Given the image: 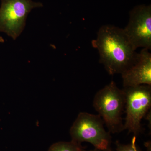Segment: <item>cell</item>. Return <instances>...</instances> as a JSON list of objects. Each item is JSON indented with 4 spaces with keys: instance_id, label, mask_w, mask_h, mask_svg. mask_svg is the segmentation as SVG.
<instances>
[{
    "instance_id": "cell-10",
    "label": "cell",
    "mask_w": 151,
    "mask_h": 151,
    "mask_svg": "<svg viewBox=\"0 0 151 151\" xmlns=\"http://www.w3.org/2000/svg\"><path fill=\"white\" fill-rule=\"evenodd\" d=\"M145 146L147 148V151H151V141H148L145 143Z\"/></svg>"
},
{
    "instance_id": "cell-4",
    "label": "cell",
    "mask_w": 151,
    "mask_h": 151,
    "mask_svg": "<svg viewBox=\"0 0 151 151\" xmlns=\"http://www.w3.org/2000/svg\"><path fill=\"white\" fill-rule=\"evenodd\" d=\"M126 116L124 130L137 137L142 132L141 122L151 106V86L141 85L124 87Z\"/></svg>"
},
{
    "instance_id": "cell-6",
    "label": "cell",
    "mask_w": 151,
    "mask_h": 151,
    "mask_svg": "<svg viewBox=\"0 0 151 151\" xmlns=\"http://www.w3.org/2000/svg\"><path fill=\"white\" fill-rule=\"evenodd\" d=\"M123 30L135 50L151 49V6L141 5L129 13V19Z\"/></svg>"
},
{
    "instance_id": "cell-11",
    "label": "cell",
    "mask_w": 151,
    "mask_h": 151,
    "mask_svg": "<svg viewBox=\"0 0 151 151\" xmlns=\"http://www.w3.org/2000/svg\"><path fill=\"white\" fill-rule=\"evenodd\" d=\"M88 151H106L105 150H98V149H94V150H91Z\"/></svg>"
},
{
    "instance_id": "cell-1",
    "label": "cell",
    "mask_w": 151,
    "mask_h": 151,
    "mask_svg": "<svg viewBox=\"0 0 151 151\" xmlns=\"http://www.w3.org/2000/svg\"><path fill=\"white\" fill-rule=\"evenodd\" d=\"M92 45L98 50L100 63L110 75L121 74L138 58L139 53L128 40L123 29L113 25L101 26Z\"/></svg>"
},
{
    "instance_id": "cell-3",
    "label": "cell",
    "mask_w": 151,
    "mask_h": 151,
    "mask_svg": "<svg viewBox=\"0 0 151 151\" xmlns=\"http://www.w3.org/2000/svg\"><path fill=\"white\" fill-rule=\"evenodd\" d=\"M104 124L100 115L81 112L70 129L72 141L81 144L87 142L95 149L112 151L111 133L106 132Z\"/></svg>"
},
{
    "instance_id": "cell-9",
    "label": "cell",
    "mask_w": 151,
    "mask_h": 151,
    "mask_svg": "<svg viewBox=\"0 0 151 151\" xmlns=\"http://www.w3.org/2000/svg\"><path fill=\"white\" fill-rule=\"evenodd\" d=\"M137 137L134 136L131 142L128 144H122L116 141V151H142L137 144Z\"/></svg>"
},
{
    "instance_id": "cell-5",
    "label": "cell",
    "mask_w": 151,
    "mask_h": 151,
    "mask_svg": "<svg viewBox=\"0 0 151 151\" xmlns=\"http://www.w3.org/2000/svg\"><path fill=\"white\" fill-rule=\"evenodd\" d=\"M0 31L16 40L24 29L28 14L43 6L32 0H1Z\"/></svg>"
},
{
    "instance_id": "cell-7",
    "label": "cell",
    "mask_w": 151,
    "mask_h": 151,
    "mask_svg": "<svg viewBox=\"0 0 151 151\" xmlns=\"http://www.w3.org/2000/svg\"><path fill=\"white\" fill-rule=\"evenodd\" d=\"M121 74L124 87L151 86V54L149 50L143 48L135 63Z\"/></svg>"
},
{
    "instance_id": "cell-8",
    "label": "cell",
    "mask_w": 151,
    "mask_h": 151,
    "mask_svg": "<svg viewBox=\"0 0 151 151\" xmlns=\"http://www.w3.org/2000/svg\"><path fill=\"white\" fill-rule=\"evenodd\" d=\"M48 151H85L81 144L71 140L70 142H60L50 146Z\"/></svg>"
},
{
    "instance_id": "cell-2",
    "label": "cell",
    "mask_w": 151,
    "mask_h": 151,
    "mask_svg": "<svg viewBox=\"0 0 151 151\" xmlns=\"http://www.w3.org/2000/svg\"><path fill=\"white\" fill-rule=\"evenodd\" d=\"M126 104L124 90L119 89L112 81L96 93L93 105L106 124L110 133L124 131L122 115Z\"/></svg>"
}]
</instances>
